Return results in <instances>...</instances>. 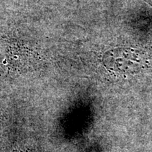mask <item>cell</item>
Masks as SVG:
<instances>
[{"instance_id":"6da1fadb","label":"cell","mask_w":152,"mask_h":152,"mask_svg":"<svg viewBox=\"0 0 152 152\" xmlns=\"http://www.w3.org/2000/svg\"><path fill=\"white\" fill-rule=\"evenodd\" d=\"M144 1H145L146 2H147L148 4H149L152 7V0H144Z\"/></svg>"}]
</instances>
